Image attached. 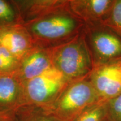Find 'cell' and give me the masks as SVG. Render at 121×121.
Masks as SVG:
<instances>
[{"instance_id": "1", "label": "cell", "mask_w": 121, "mask_h": 121, "mask_svg": "<svg viewBox=\"0 0 121 121\" xmlns=\"http://www.w3.org/2000/svg\"><path fill=\"white\" fill-rule=\"evenodd\" d=\"M69 2L42 17L24 24L35 47L49 48L75 38L82 32L85 24L70 11Z\"/></svg>"}, {"instance_id": "2", "label": "cell", "mask_w": 121, "mask_h": 121, "mask_svg": "<svg viewBox=\"0 0 121 121\" xmlns=\"http://www.w3.org/2000/svg\"><path fill=\"white\" fill-rule=\"evenodd\" d=\"M49 49L53 67L68 82L87 78L93 71V60L82 31L72 40Z\"/></svg>"}, {"instance_id": "3", "label": "cell", "mask_w": 121, "mask_h": 121, "mask_svg": "<svg viewBox=\"0 0 121 121\" xmlns=\"http://www.w3.org/2000/svg\"><path fill=\"white\" fill-rule=\"evenodd\" d=\"M100 102L88 76L68 82L52 107L47 110L62 121H74L84 111Z\"/></svg>"}, {"instance_id": "4", "label": "cell", "mask_w": 121, "mask_h": 121, "mask_svg": "<svg viewBox=\"0 0 121 121\" xmlns=\"http://www.w3.org/2000/svg\"><path fill=\"white\" fill-rule=\"evenodd\" d=\"M68 81L54 68L25 83L23 104L49 110L67 85Z\"/></svg>"}, {"instance_id": "5", "label": "cell", "mask_w": 121, "mask_h": 121, "mask_svg": "<svg viewBox=\"0 0 121 121\" xmlns=\"http://www.w3.org/2000/svg\"><path fill=\"white\" fill-rule=\"evenodd\" d=\"M82 32L94 67L121 60V37L114 31L102 25H85Z\"/></svg>"}, {"instance_id": "6", "label": "cell", "mask_w": 121, "mask_h": 121, "mask_svg": "<svg viewBox=\"0 0 121 121\" xmlns=\"http://www.w3.org/2000/svg\"><path fill=\"white\" fill-rule=\"evenodd\" d=\"M121 60L94 67L89 76L100 102H107L121 93Z\"/></svg>"}, {"instance_id": "7", "label": "cell", "mask_w": 121, "mask_h": 121, "mask_svg": "<svg viewBox=\"0 0 121 121\" xmlns=\"http://www.w3.org/2000/svg\"><path fill=\"white\" fill-rule=\"evenodd\" d=\"M53 68L49 49L34 47L20 60L15 76L22 84Z\"/></svg>"}, {"instance_id": "8", "label": "cell", "mask_w": 121, "mask_h": 121, "mask_svg": "<svg viewBox=\"0 0 121 121\" xmlns=\"http://www.w3.org/2000/svg\"><path fill=\"white\" fill-rule=\"evenodd\" d=\"M114 0H69L70 11L85 25H103L108 18Z\"/></svg>"}, {"instance_id": "9", "label": "cell", "mask_w": 121, "mask_h": 121, "mask_svg": "<svg viewBox=\"0 0 121 121\" xmlns=\"http://www.w3.org/2000/svg\"><path fill=\"white\" fill-rule=\"evenodd\" d=\"M0 45L20 60L35 47L31 35L22 24L0 29Z\"/></svg>"}, {"instance_id": "10", "label": "cell", "mask_w": 121, "mask_h": 121, "mask_svg": "<svg viewBox=\"0 0 121 121\" xmlns=\"http://www.w3.org/2000/svg\"><path fill=\"white\" fill-rule=\"evenodd\" d=\"M23 84L16 76H0V114L16 113L23 104Z\"/></svg>"}, {"instance_id": "11", "label": "cell", "mask_w": 121, "mask_h": 121, "mask_svg": "<svg viewBox=\"0 0 121 121\" xmlns=\"http://www.w3.org/2000/svg\"><path fill=\"white\" fill-rule=\"evenodd\" d=\"M69 0H13L19 11L22 25L42 17L59 7Z\"/></svg>"}, {"instance_id": "12", "label": "cell", "mask_w": 121, "mask_h": 121, "mask_svg": "<svg viewBox=\"0 0 121 121\" xmlns=\"http://www.w3.org/2000/svg\"><path fill=\"white\" fill-rule=\"evenodd\" d=\"M16 116L19 121H62L47 110L34 105L21 106Z\"/></svg>"}, {"instance_id": "13", "label": "cell", "mask_w": 121, "mask_h": 121, "mask_svg": "<svg viewBox=\"0 0 121 121\" xmlns=\"http://www.w3.org/2000/svg\"><path fill=\"white\" fill-rule=\"evenodd\" d=\"M22 24L13 0H0V29Z\"/></svg>"}, {"instance_id": "14", "label": "cell", "mask_w": 121, "mask_h": 121, "mask_svg": "<svg viewBox=\"0 0 121 121\" xmlns=\"http://www.w3.org/2000/svg\"><path fill=\"white\" fill-rule=\"evenodd\" d=\"M19 66V59L0 45V76L15 75Z\"/></svg>"}, {"instance_id": "15", "label": "cell", "mask_w": 121, "mask_h": 121, "mask_svg": "<svg viewBox=\"0 0 121 121\" xmlns=\"http://www.w3.org/2000/svg\"><path fill=\"white\" fill-rule=\"evenodd\" d=\"M107 119V102H100L84 111L74 121H105Z\"/></svg>"}, {"instance_id": "16", "label": "cell", "mask_w": 121, "mask_h": 121, "mask_svg": "<svg viewBox=\"0 0 121 121\" xmlns=\"http://www.w3.org/2000/svg\"><path fill=\"white\" fill-rule=\"evenodd\" d=\"M103 25L108 27L121 37V0H114L109 15Z\"/></svg>"}, {"instance_id": "17", "label": "cell", "mask_w": 121, "mask_h": 121, "mask_svg": "<svg viewBox=\"0 0 121 121\" xmlns=\"http://www.w3.org/2000/svg\"><path fill=\"white\" fill-rule=\"evenodd\" d=\"M108 121H121V93L107 102Z\"/></svg>"}, {"instance_id": "18", "label": "cell", "mask_w": 121, "mask_h": 121, "mask_svg": "<svg viewBox=\"0 0 121 121\" xmlns=\"http://www.w3.org/2000/svg\"><path fill=\"white\" fill-rule=\"evenodd\" d=\"M0 121H19L16 113L0 114Z\"/></svg>"}, {"instance_id": "19", "label": "cell", "mask_w": 121, "mask_h": 121, "mask_svg": "<svg viewBox=\"0 0 121 121\" xmlns=\"http://www.w3.org/2000/svg\"><path fill=\"white\" fill-rule=\"evenodd\" d=\"M120 64H121V60L120 61Z\"/></svg>"}, {"instance_id": "20", "label": "cell", "mask_w": 121, "mask_h": 121, "mask_svg": "<svg viewBox=\"0 0 121 121\" xmlns=\"http://www.w3.org/2000/svg\"></svg>"}]
</instances>
